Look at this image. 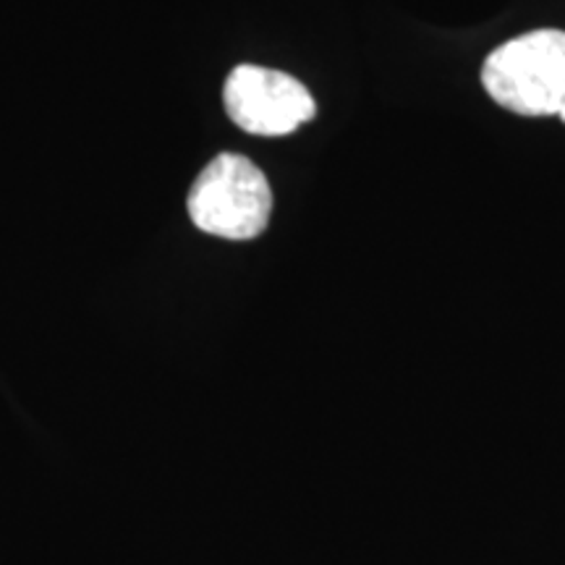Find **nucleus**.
Segmentation results:
<instances>
[{"label":"nucleus","instance_id":"obj_3","mask_svg":"<svg viewBox=\"0 0 565 565\" xmlns=\"http://www.w3.org/2000/svg\"><path fill=\"white\" fill-rule=\"evenodd\" d=\"M225 113L254 137H286L312 121V92L294 76L263 66H236L225 79Z\"/></svg>","mask_w":565,"mask_h":565},{"label":"nucleus","instance_id":"obj_2","mask_svg":"<svg viewBox=\"0 0 565 565\" xmlns=\"http://www.w3.org/2000/svg\"><path fill=\"white\" fill-rule=\"evenodd\" d=\"M186 204L200 231L228 242H252L270 223L273 192L252 160L242 154H217L196 175Z\"/></svg>","mask_w":565,"mask_h":565},{"label":"nucleus","instance_id":"obj_1","mask_svg":"<svg viewBox=\"0 0 565 565\" xmlns=\"http://www.w3.org/2000/svg\"><path fill=\"white\" fill-rule=\"evenodd\" d=\"M482 84L505 110L565 124V32L536 30L500 45L484 61Z\"/></svg>","mask_w":565,"mask_h":565}]
</instances>
